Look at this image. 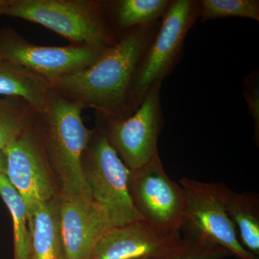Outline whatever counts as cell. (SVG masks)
<instances>
[{
  "label": "cell",
  "instance_id": "obj_5",
  "mask_svg": "<svg viewBox=\"0 0 259 259\" xmlns=\"http://www.w3.org/2000/svg\"><path fill=\"white\" fill-rule=\"evenodd\" d=\"M83 170L92 200L103 211L112 227L143 221L130 194L131 170L103 133L93 136L83 155Z\"/></svg>",
  "mask_w": 259,
  "mask_h": 259
},
{
  "label": "cell",
  "instance_id": "obj_22",
  "mask_svg": "<svg viewBox=\"0 0 259 259\" xmlns=\"http://www.w3.org/2000/svg\"><path fill=\"white\" fill-rule=\"evenodd\" d=\"M6 171V159H5L4 153L0 151V175L5 174Z\"/></svg>",
  "mask_w": 259,
  "mask_h": 259
},
{
  "label": "cell",
  "instance_id": "obj_16",
  "mask_svg": "<svg viewBox=\"0 0 259 259\" xmlns=\"http://www.w3.org/2000/svg\"><path fill=\"white\" fill-rule=\"evenodd\" d=\"M0 197L9 209L13 221L14 259H29L30 234L27 207L4 174L0 175Z\"/></svg>",
  "mask_w": 259,
  "mask_h": 259
},
{
  "label": "cell",
  "instance_id": "obj_10",
  "mask_svg": "<svg viewBox=\"0 0 259 259\" xmlns=\"http://www.w3.org/2000/svg\"><path fill=\"white\" fill-rule=\"evenodd\" d=\"M155 84L128 117L112 118L103 132L130 170L144 166L158 153V139L163 126L160 91Z\"/></svg>",
  "mask_w": 259,
  "mask_h": 259
},
{
  "label": "cell",
  "instance_id": "obj_1",
  "mask_svg": "<svg viewBox=\"0 0 259 259\" xmlns=\"http://www.w3.org/2000/svg\"><path fill=\"white\" fill-rule=\"evenodd\" d=\"M159 24L133 28L94 64L63 76L51 89L69 95L83 107H94L117 118L127 107L135 71Z\"/></svg>",
  "mask_w": 259,
  "mask_h": 259
},
{
  "label": "cell",
  "instance_id": "obj_6",
  "mask_svg": "<svg viewBox=\"0 0 259 259\" xmlns=\"http://www.w3.org/2000/svg\"><path fill=\"white\" fill-rule=\"evenodd\" d=\"M185 193V233L228 250L240 259H259L241 244L236 227L225 204L226 186L182 178Z\"/></svg>",
  "mask_w": 259,
  "mask_h": 259
},
{
  "label": "cell",
  "instance_id": "obj_8",
  "mask_svg": "<svg viewBox=\"0 0 259 259\" xmlns=\"http://www.w3.org/2000/svg\"><path fill=\"white\" fill-rule=\"evenodd\" d=\"M110 47H41L28 41L12 29L0 30V58L31 71L50 88L63 76L94 64Z\"/></svg>",
  "mask_w": 259,
  "mask_h": 259
},
{
  "label": "cell",
  "instance_id": "obj_4",
  "mask_svg": "<svg viewBox=\"0 0 259 259\" xmlns=\"http://www.w3.org/2000/svg\"><path fill=\"white\" fill-rule=\"evenodd\" d=\"M3 15L39 24L79 45L115 44L95 2L10 0Z\"/></svg>",
  "mask_w": 259,
  "mask_h": 259
},
{
  "label": "cell",
  "instance_id": "obj_17",
  "mask_svg": "<svg viewBox=\"0 0 259 259\" xmlns=\"http://www.w3.org/2000/svg\"><path fill=\"white\" fill-rule=\"evenodd\" d=\"M169 0H122L117 3L116 16L120 27L135 28L157 23L169 8Z\"/></svg>",
  "mask_w": 259,
  "mask_h": 259
},
{
  "label": "cell",
  "instance_id": "obj_3",
  "mask_svg": "<svg viewBox=\"0 0 259 259\" xmlns=\"http://www.w3.org/2000/svg\"><path fill=\"white\" fill-rule=\"evenodd\" d=\"M200 2L171 1L131 81L128 101L134 111L150 90L171 74L182 57L189 30L199 18Z\"/></svg>",
  "mask_w": 259,
  "mask_h": 259
},
{
  "label": "cell",
  "instance_id": "obj_7",
  "mask_svg": "<svg viewBox=\"0 0 259 259\" xmlns=\"http://www.w3.org/2000/svg\"><path fill=\"white\" fill-rule=\"evenodd\" d=\"M129 190L143 221L160 233H180L185 223V191L167 175L158 153L144 166L131 170Z\"/></svg>",
  "mask_w": 259,
  "mask_h": 259
},
{
  "label": "cell",
  "instance_id": "obj_11",
  "mask_svg": "<svg viewBox=\"0 0 259 259\" xmlns=\"http://www.w3.org/2000/svg\"><path fill=\"white\" fill-rule=\"evenodd\" d=\"M58 199L65 259H91L111 224L92 199L60 192Z\"/></svg>",
  "mask_w": 259,
  "mask_h": 259
},
{
  "label": "cell",
  "instance_id": "obj_21",
  "mask_svg": "<svg viewBox=\"0 0 259 259\" xmlns=\"http://www.w3.org/2000/svg\"><path fill=\"white\" fill-rule=\"evenodd\" d=\"M258 72L253 71L245 76L243 82V96L248 105V110L255 123V141L259 138V81Z\"/></svg>",
  "mask_w": 259,
  "mask_h": 259
},
{
  "label": "cell",
  "instance_id": "obj_18",
  "mask_svg": "<svg viewBox=\"0 0 259 259\" xmlns=\"http://www.w3.org/2000/svg\"><path fill=\"white\" fill-rule=\"evenodd\" d=\"M23 102L15 97H0V151L30 125Z\"/></svg>",
  "mask_w": 259,
  "mask_h": 259
},
{
  "label": "cell",
  "instance_id": "obj_12",
  "mask_svg": "<svg viewBox=\"0 0 259 259\" xmlns=\"http://www.w3.org/2000/svg\"><path fill=\"white\" fill-rule=\"evenodd\" d=\"M180 233L165 234L144 221L112 227L103 235L91 259H150L166 253L182 243Z\"/></svg>",
  "mask_w": 259,
  "mask_h": 259
},
{
  "label": "cell",
  "instance_id": "obj_23",
  "mask_svg": "<svg viewBox=\"0 0 259 259\" xmlns=\"http://www.w3.org/2000/svg\"><path fill=\"white\" fill-rule=\"evenodd\" d=\"M9 2L10 0H0V15L3 14V12Z\"/></svg>",
  "mask_w": 259,
  "mask_h": 259
},
{
  "label": "cell",
  "instance_id": "obj_14",
  "mask_svg": "<svg viewBox=\"0 0 259 259\" xmlns=\"http://www.w3.org/2000/svg\"><path fill=\"white\" fill-rule=\"evenodd\" d=\"M51 93L47 81L25 68L0 58V97L20 99L44 115Z\"/></svg>",
  "mask_w": 259,
  "mask_h": 259
},
{
  "label": "cell",
  "instance_id": "obj_13",
  "mask_svg": "<svg viewBox=\"0 0 259 259\" xmlns=\"http://www.w3.org/2000/svg\"><path fill=\"white\" fill-rule=\"evenodd\" d=\"M27 212L30 234L29 259H65L58 197L35 204Z\"/></svg>",
  "mask_w": 259,
  "mask_h": 259
},
{
  "label": "cell",
  "instance_id": "obj_9",
  "mask_svg": "<svg viewBox=\"0 0 259 259\" xmlns=\"http://www.w3.org/2000/svg\"><path fill=\"white\" fill-rule=\"evenodd\" d=\"M3 153L6 159L5 176L23 199L27 210L58 197L60 190L48 159L44 138L30 125Z\"/></svg>",
  "mask_w": 259,
  "mask_h": 259
},
{
  "label": "cell",
  "instance_id": "obj_15",
  "mask_svg": "<svg viewBox=\"0 0 259 259\" xmlns=\"http://www.w3.org/2000/svg\"><path fill=\"white\" fill-rule=\"evenodd\" d=\"M227 211L236 227L241 244L259 255V201L256 194L237 193L226 187L224 194Z\"/></svg>",
  "mask_w": 259,
  "mask_h": 259
},
{
  "label": "cell",
  "instance_id": "obj_20",
  "mask_svg": "<svg viewBox=\"0 0 259 259\" xmlns=\"http://www.w3.org/2000/svg\"><path fill=\"white\" fill-rule=\"evenodd\" d=\"M231 255L226 248L186 233L180 245L150 259H223Z\"/></svg>",
  "mask_w": 259,
  "mask_h": 259
},
{
  "label": "cell",
  "instance_id": "obj_2",
  "mask_svg": "<svg viewBox=\"0 0 259 259\" xmlns=\"http://www.w3.org/2000/svg\"><path fill=\"white\" fill-rule=\"evenodd\" d=\"M82 104L51 93L45 113L44 141L60 193L91 199L83 176V158L95 131L87 128Z\"/></svg>",
  "mask_w": 259,
  "mask_h": 259
},
{
  "label": "cell",
  "instance_id": "obj_19",
  "mask_svg": "<svg viewBox=\"0 0 259 259\" xmlns=\"http://www.w3.org/2000/svg\"><path fill=\"white\" fill-rule=\"evenodd\" d=\"M201 21L226 18H243L259 20V2L255 0H202Z\"/></svg>",
  "mask_w": 259,
  "mask_h": 259
}]
</instances>
